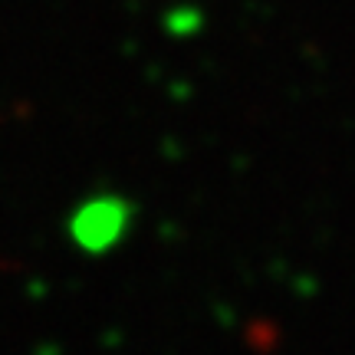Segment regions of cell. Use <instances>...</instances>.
Returning <instances> with one entry per match:
<instances>
[{
    "instance_id": "obj_1",
    "label": "cell",
    "mask_w": 355,
    "mask_h": 355,
    "mask_svg": "<svg viewBox=\"0 0 355 355\" xmlns=\"http://www.w3.org/2000/svg\"><path fill=\"white\" fill-rule=\"evenodd\" d=\"M125 227V207L112 201H96L86 204L76 217V241L86 247H105V243L119 237Z\"/></svg>"
}]
</instances>
